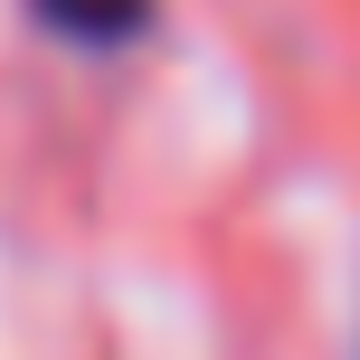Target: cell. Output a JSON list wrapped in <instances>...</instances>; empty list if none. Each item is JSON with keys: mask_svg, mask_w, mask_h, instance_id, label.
<instances>
[{"mask_svg": "<svg viewBox=\"0 0 360 360\" xmlns=\"http://www.w3.org/2000/svg\"><path fill=\"white\" fill-rule=\"evenodd\" d=\"M67 48H124L133 29L152 19V0H29Z\"/></svg>", "mask_w": 360, "mask_h": 360, "instance_id": "obj_1", "label": "cell"}]
</instances>
